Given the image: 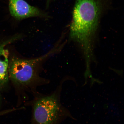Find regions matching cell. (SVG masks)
<instances>
[{
    "mask_svg": "<svg viewBox=\"0 0 124 124\" xmlns=\"http://www.w3.org/2000/svg\"><path fill=\"white\" fill-rule=\"evenodd\" d=\"M53 52L33 59L24 60L18 58L12 59L9 67L8 72L16 87L24 89L33 86L37 78V65Z\"/></svg>",
    "mask_w": 124,
    "mask_h": 124,
    "instance_id": "obj_2",
    "label": "cell"
},
{
    "mask_svg": "<svg viewBox=\"0 0 124 124\" xmlns=\"http://www.w3.org/2000/svg\"><path fill=\"white\" fill-rule=\"evenodd\" d=\"M99 0H76L73 12L70 36L80 44L86 63L90 62L93 37L101 10Z\"/></svg>",
    "mask_w": 124,
    "mask_h": 124,
    "instance_id": "obj_1",
    "label": "cell"
},
{
    "mask_svg": "<svg viewBox=\"0 0 124 124\" xmlns=\"http://www.w3.org/2000/svg\"><path fill=\"white\" fill-rule=\"evenodd\" d=\"M9 8L11 15L18 20L31 17L46 16L41 10L24 0H9Z\"/></svg>",
    "mask_w": 124,
    "mask_h": 124,
    "instance_id": "obj_4",
    "label": "cell"
},
{
    "mask_svg": "<svg viewBox=\"0 0 124 124\" xmlns=\"http://www.w3.org/2000/svg\"><path fill=\"white\" fill-rule=\"evenodd\" d=\"M60 106L55 93L39 98L34 103L32 120L35 124H55L59 117Z\"/></svg>",
    "mask_w": 124,
    "mask_h": 124,
    "instance_id": "obj_3",
    "label": "cell"
},
{
    "mask_svg": "<svg viewBox=\"0 0 124 124\" xmlns=\"http://www.w3.org/2000/svg\"></svg>",
    "mask_w": 124,
    "mask_h": 124,
    "instance_id": "obj_6",
    "label": "cell"
},
{
    "mask_svg": "<svg viewBox=\"0 0 124 124\" xmlns=\"http://www.w3.org/2000/svg\"></svg>",
    "mask_w": 124,
    "mask_h": 124,
    "instance_id": "obj_7",
    "label": "cell"
},
{
    "mask_svg": "<svg viewBox=\"0 0 124 124\" xmlns=\"http://www.w3.org/2000/svg\"><path fill=\"white\" fill-rule=\"evenodd\" d=\"M20 37L17 35L0 45V86L5 84L8 79L9 52L5 49V46L8 43L18 39Z\"/></svg>",
    "mask_w": 124,
    "mask_h": 124,
    "instance_id": "obj_5",
    "label": "cell"
}]
</instances>
